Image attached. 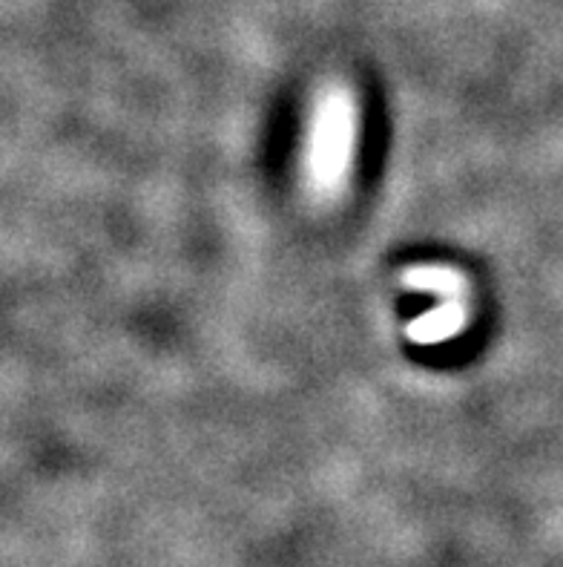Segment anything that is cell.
<instances>
[{
  "label": "cell",
  "instance_id": "cell-2",
  "mask_svg": "<svg viewBox=\"0 0 563 567\" xmlns=\"http://www.w3.org/2000/svg\"><path fill=\"white\" fill-rule=\"evenodd\" d=\"M466 323V300H463V286L451 288L449 295H442L440 306L411 323V338L417 343H442V340L455 338L457 331L463 329Z\"/></svg>",
  "mask_w": 563,
  "mask_h": 567
},
{
  "label": "cell",
  "instance_id": "cell-1",
  "mask_svg": "<svg viewBox=\"0 0 563 567\" xmlns=\"http://www.w3.org/2000/svg\"><path fill=\"white\" fill-rule=\"evenodd\" d=\"M357 144V113L348 93L334 90L316 104L311 136H307V182L320 196L340 190L348 176L351 158Z\"/></svg>",
  "mask_w": 563,
  "mask_h": 567
}]
</instances>
